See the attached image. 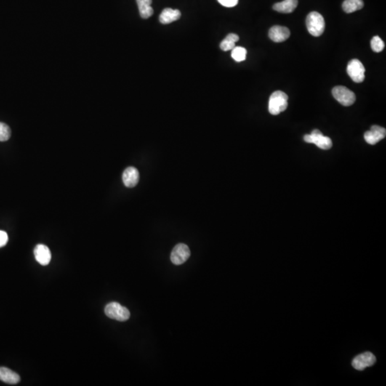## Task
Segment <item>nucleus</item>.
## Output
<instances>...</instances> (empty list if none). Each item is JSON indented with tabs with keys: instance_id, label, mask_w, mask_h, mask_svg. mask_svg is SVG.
<instances>
[{
	"instance_id": "1",
	"label": "nucleus",
	"mask_w": 386,
	"mask_h": 386,
	"mask_svg": "<svg viewBox=\"0 0 386 386\" xmlns=\"http://www.w3.org/2000/svg\"><path fill=\"white\" fill-rule=\"evenodd\" d=\"M288 95L282 91H275L270 96L268 103L269 113L278 115L288 107Z\"/></svg>"
},
{
	"instance_id": "2",
	"label": "nucleus",
	"mask_w": 386,
	"mask_h": 386,
	"mask_svg": "<svg viewBox=\"0 0 386 386\" xmlns=\"http://www.w3.org/2000/svg\"><path fill=\"white\" fill-rule=\"evenodd\" d=\"M307 31L314 37H320L324 33L326 23L323 16L317 12L308 14L306 18Z\"/></svg>"
},
{
	"instance_id": "3",
	"label": "nucleus",
	"mask_w": 386,
	"mask_h": 386,
	"mask_svg": "<svg viewBox=\"0 0 386 386\" xmlns=\"http://www.w3.org/2000/svg\"><path fill=\"white\" fill-rule=\"evenodd\" d=\"M105 313L108 318L121 322L126 321L130 317L129 310L116 302L107 304L105 306Z\"/></svg>"
},
{
	"instance_id": "4",
	"label": "nucleus",
	"mask_w": 386,
	"mask_h": 386,
	"mask_svg": "<svg viewBox=\"0 0 386 386\" xmlns=\"http://www.w3.org/2000/svg\"><path fill=\"white\" fill-rule=\"evenodd\" d=\"M304 140L307 143H313L322 150H329L333 146V142L330 137L323 135L318 129H314L310 134H305Z\"/></svg>"
},
{
	"instance_id": "5",
	"label": "nucleus",
	"mask_w": 386,
	"mask_h": 386,
	"mask_svg": "<svg viewBox=\"0 0 386 386\" xmlns=\"http://www.w3.org/2000/svg\"><path fill=\"white\" fill-rule=\"evenodd\" d=\"M333 97L343 106L348 107L355 102V94L350 89L343 86H337L332 90Z\"/></svg>"
},
{
	"instance_id": "6",
	"label": "nucleus",
	"mask_w": 386,
	"mask_h": 386,
	"mask_svg": "<svg viewBox=\"0 0 386 386\" xmlns=\"http://www.w3.org/2000/svg\"><path fill=\"white\" fill-rule=\"evenodd\" d=\"M365 67L363 63L357 59H353L348 62L347 73L355 83H360L365 80Z\"/></svg>"
},
{
	"instance_id": "7",
	"label": "nucleus",
	"mask_w": 386,
	"mask_h": 386,
	"mask_svg": "<svg viewBox=\"0 0 386 386\" xmlns=\"http://www.w3.org/2000/svg\"><path fill=\"white\" fill-rule=\"evenodd\" d=\"M190 256V251L188 246L183 243H180L174 246L171 253V259L174 265H180L186 262Z\"/></svg>"
},
{
	"instance_id": "8",
	"label": "nucleus",
	"mask_w": 386,
	"mask_h": 386,
	"mask_svg": "<svg viewBox=\"0 0 386 386\" xmlns=\"http://www.w3.org/2000/svg\"><path fill=\"white\" fill-rule=\"evenodd\" d=\"M376 361V357L373 353L366 352L357 355L352 361V366L358 371H363L367 367L372 366Z\"/></svg>"
},
{
	"instance_id": "9",
	"label": "nucleus",
	"mask_w": 386,
	"mask_h": 386,
	"mask_svg": "<svg viewBox=\"0 0 386 386\" xmlns=\"http://www.w3.org/2000/svg\"><path fill=\"white\" fill-rule=\"evenodd\" d=\"M386 135L385 128L378 126H373L371 130L367 131L364 134V139L367 143L374 145L384 140Z\"/></svg>"
},
{
	"instance_id": "10",
	"label": "nucleus",
	"mask_w": 386,
	"mask_h": 386,
	"mask_svg": "<svg viewBox=\"0 0 386 386\" xmlns=\"http://www.w3.org/2000/svg\"><path fill=\"white\" fill-rule=\"evenodd\" d=\"M269 38L275 43H283L289 38L291 32L286 27L275 25L269 30Z\"/></svg>"
},
{
	"instance_id": "11",
	"label": "nucleus",
	"mask_w": 386,
	"mask_h": 386,
	"mask_svg": "<svg viewBox=\"0 0 386 386\" xmlns=\"http://www.w3.org/2000/svg\"><path fill=\"white\" fill-rule=\"evenodd\" d=\"M35 259L42 265H47L51 260V252L48 247L44 245H38L34 250Z\"/></svg>"
},
{
	"instance_id": "12",
	"label": "nucleus",
	"mask_w": 386,
	"mask_h": 386,
	"mask_svg": "<svg viewBox=\"0 0 386 386\" xmlns=\"http://www.w3.org/2000/svg\"><path fill=\"white\" fill-rule=\"evenodd\" d=\"M140 179L138 171L133 167L127 168L123 174V180L125 185L128 187H134L137 185Z\"/></svg>"
},
{
	"instance_id": "13",
	"label": "nucleus",
	"mask_w": 386,
	"mask_h": 386,
	"mask_svg": "<svg viewBox=\"0 0 386 386\" xmlns=\"http://www.w3.org/2000/svg\"><path fill=\"white\" fill-rule=\"evenodd\" d=\"M181 17V12L178 9H172L171 8H166L160 14L159 20L163 25L172 23L178 20Z\"/></svg>"
},
{
	"instance_id": "14",
	"label": "nucleus",
	"mask_w": 386,
	"mask_h": 386,
	"mask_svg": "<svg viewBox=\"0 0 386 386\" xmlns=\"http://www.w3.org/2000/svg\"><path fill=\"white\" fill-rule=\"evenodd\" d=\"M0 381L6 384L14 385L20 381V377L17 373L5 367H0Z\"/></svg>"
},
{
	"instance_id": "15",
	"label": "nucleus",
	"mask_w": 386,
	"mask_h": 386,
	"mask_svg": "<svg viewBox=\"0 0 386 386\" xmlns=\"http://www.w3.org/2000/svg\"><path fill=\"white\" fill-rule=\"evenodd\" d=\"M299 4L298 0H284L274 4L273 9L280 13L288 14L293 12Z\"/></svg>"
},
{
	"instance_id": "16",
	"label": "nucleus",
	"mask_w": 386,
	"mask_h": 386,
	"mask_svg": "<svg viewBox=\"0 0 386 386\" xmlns=\"http://www.w3.org/2000/svg\"><path fill=\"white\" fill-rule=\"evenodd\" d=\"M138 6L139 12L142 18L147 19L153 14V9L151 7L152 0H136Z\"/></svg>"
},
{
	"instance_id": "17",
	"label": "nucleus",
	"mask_w": 386,
	"mask_h": 386,
	"mask_svg": "<svg viewBox=\"0 0 386 386\" xmlns=\"http://www.w3.org/2000/svg\"><path fill=\"white\" fill-rule=\"evenodd\" d=\"M364 6L363 0H345L343 3V9L346 13H352L360 10Z\"/></svg>"
},
{
	"instance_id": "18",
	"label": "nucleus",
	"mask_w": 386,
	"mask_h": 386,
	"mask_svg": "<svg viewBox=\"0 0 386 386\" xmlns=\"http://www.w3.org/2000/svg\"><path fill=\"white\" fill-rule=\"evenodd\" d=\"M239 40V36L236 34L230 33L221 42L220 47L222 50H232L235 47V43Z\"/></svg>"
},
{
	"instance_id": "19",
	"label": "nucleus",
	"mask_w": 386,
	"mask_h": 386,
	"mask_svg": "<svg viewBox=\"0 0 386 386\" xmlns=\"http://www.w3.org/2000/svg\"><path fill=\"white\" fill-rule=\"evenodd\" d=\"M247 50L246 48L235 47L232 49L231 56L234 60L240 62L246 60Z\"/></svg>"
},
{
	"instance_id": "20",
	"label": "nucleus",
	"mask_w": 386,
	"mask_h": 386,
	"mask_svg": "<svg viewBox=\"0 0 386 386\" xmlns=\"http://www.w3.org/2000/svg\"><path fill=\"white\" fill-rule=\"evenodd\" d=\"M371 46L374 52H381L384 50V47H385V43L379 36H375L371 40Z\"/></svg>"
},
{
	"instance_id": "21",
	"label": "nucleus",
	"mask_w": 386,
	"mask_h": 386,
	"mask_svg": "<svg viewBox=\"0 0 386 386\" xmlns=\"http://www.w3.org/2000/svg\"><path fill=\"white\" fill-rule=\"evenodd\" d=\"M11 129L7 125L0 123V141L4 142L10 138Z\"/></svg>"
},
{
	"instance_id": "22",
	"label": "nucleus",
	"mask_w": 386,
	"mask_h": 386,
	"mask_svg": "<svg viewBox=\"0 0 386 386\" xmlns=\"http://www.w3.org/2000/svg\"><path fill=\"white\" fill-rule=\"evenodd\" d=\"M221 5L225 7H233L238 3V0H217Z\"/></svg>"
},
{
	"instance_id": "23",
	"label": "nucleus",
	"mask_w": 386,
	"mask_h": 386,
	"mask_svg": "<svg viewBox=\"0 0 386 386\" xmlns=\"http://www.w3.org/2000/svg\"><path fill=\"white\" fill-rule=\"evenodd\" d=\"M8 242V235L7 233L0 230V248L5 246Z\"/></svg>"
}]
</instances>
